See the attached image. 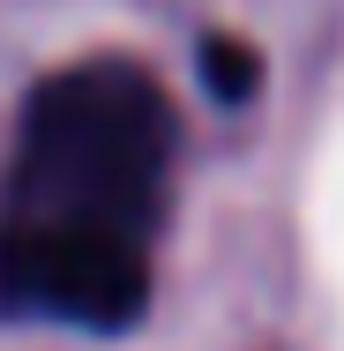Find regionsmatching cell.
Wrapping results in <instances>:
<instances>
[{
    "mask_svg": "<svg viewBox=\"0 0 344 351\" xmlns=\"http://www.w3.org/2000/svg\"><path fill=\"white\" fill-rule=\"evenodd\" d=\"M172 180V97L135 60H75L30 90L0 195V314L128 329Z\"/></svg>",
    "mask_w": 344,
    "mask_h": 351,
    "instance_id": "1",
    "label": "cell"
}]
</instances>
